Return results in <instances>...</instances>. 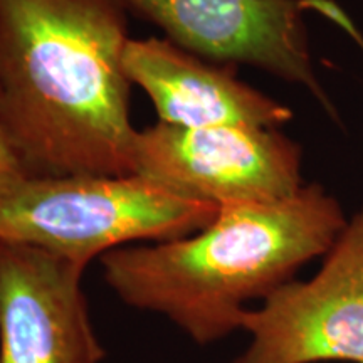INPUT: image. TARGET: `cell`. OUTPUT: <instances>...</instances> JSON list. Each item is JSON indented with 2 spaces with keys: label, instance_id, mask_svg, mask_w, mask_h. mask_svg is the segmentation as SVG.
<instances>
[{
  "label": "cell",
  "instance_id": "3957f363",
  "mask_svg": "<svg viewBox=\"0 0 363 363\" xmlns=\"http://www.w3.org/2000/svg\"><path fill=\"white\" fill-rule=\"evenodd\" d=\"M219 207L138 174L27 177L0 195V240L88 266L131 242L185 238Z\"/></svg>",
  "mask_w": 363,
  "mask_h": 363
},
{
  "label": "cell",
  "instance_id": "52a82bcc",
  "mask_svg": "<svg viewBox=\"0 0 363 363\" xmlns=\"http://www.w3.org/2000/svg\"><path fill=\"white\" fill-rule=\"evenodd\" d=\"M86 267L0 240V363H103L83 291Z\"/></svg>",
  "mask_w": 363,
  "mask_h": 363
},
{
  "label": "cell",
  "instance_id": "30bf717a",
  "mask_svg": "<svg viewBox=\"0 0 363 363\" xmlns=\"http://www.w3.org/2000/svg\"><path fill=\"white\" fill-rule=\"evenodd\" d=\"M305 4L306 11L321 13V16L333 22V24H337L355 43L358 51L363 54V33L360 30V27L350 19V16L338 4H335L333 0H305Z\"/></svg>",
  "mask_w": 363,
  "mask_h": 363
},
{
  "label": "cell",
  "instance_id": "277c9868",
  "mask_svg": "<svg viewBox=\"0 0 363 363\" xmlns=\"http://www.w3.org/2000/svg\"><path fill=\"white\" fill-rule=\"evenodd\" d=\"M301 167V145L279 128L158 121L135 140V174L217 207L291 197L305 187Z\"/></svg>",
  "mask_w": 363,
  "mask_h": 363
},
{
  "label": "cell",
  "instance_id": "ba28073f",
  "mask_svg": "<svg viewBox=\"0 0 363 363\" xmlns=\"http://www.w3.org/2000/svg\"><path fill=\"white\" fill-rule=\"evenodd\" d=\"M123 69L130 83L148 94L165 125L281 128L294 118L284 103L239 79L235 66L208 61L165 38H130Z\"/></svg>",
  "mask_w": 363,
  "mask_h": 363
},
{
  "label": "cell",
  "instance_id": "6da1fadb",
  "mask_svg": "<svg viewBox=\"0 0 363 363\" xmlns=\"http://www.w3.org/2000/svg\"><path fill=\"white\" fill-rule=\"evenodd\" d=\"M126 16L116 0H0V106L30 177L135 174Z\"/></svg>",
  "mask_w": 363,
  "mask_h": 363
},
{
  "label": "cell",
  "instance_id": "8992f818",
  "mask_svg": "<svg viewBox=\"0 0 363 363\" xmlns=\"http://www.w3.org/2000/svg\"><path fill=\"white\" fill-rule=\"evenodd\" d=\"M180 48L222 65H246L306 89L331 120L337 104L315 69L301 0H116Z\"/></svg>",
  "mask_w": 363,
  "mask_h": 363
},
{
  "label": "cell",
  "instance_id": "9c48e42d",
  "mask_svg": "<svg viewBox=\"0 0 363 363\" xmlns=\"http://www.w3.org/2000/svg\"><path fill=\"white\" fill-rule=\"evenodd\" d=\"M27 177L30 175L13 147L7 125L4 121L2 106H0V195L16 187Z\"/></svg>",
  "mask_w": 363,
  "mask_h": 363
},
{
  "label": "cell",
  "instance_id": "7a4b0ae2",
  "mask_svg": "<svg viewBox=\"0 0 363 363\" xmlns=\"http://www.w3.org/2000/svg\"><path fill=\"white\" fill-rule=\"evenodd\" d=\"M347 222L338 199L313 182L283 201L222 206L197 233L115 249L99 262L125 305L165 316L203 347L239 331L249 303L325 257Z\"/></svg>",
  "mask_w": 363,
  "mask_h": 363
},
{
  "label": "cell",
  "instance_id": "5b68a950",
  "mask_svg": "<svg viewBox=\"0 0 363 363\" xmlns=\"http://www.w3.org/2000/svg\"><path fill=\"white\" fill-rule=\"evenodd\" d=\"M230 363H363V203L310 279H293L244 313Z\"/></svg>",
  "mask_w": 363,
  "mask_h": 363
}]
</instances>
